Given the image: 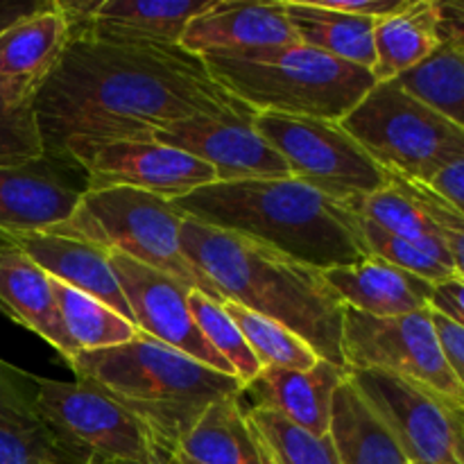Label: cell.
<instances>
[{
    "label": "cell",
    "mask_w": 464,
    "mask_h": 464,
    "mask_svg": "<svg viewBox=\"0 0 464 464\" xmlns=\"http://www.w3.org/2000/svg\"><path fill=\"white\" fill-rule=\"evenodd\" d=\"M34 111L45 157L77 166L102 145L150 140L195 116H256L213 80L199 54L181 45L86 34L71 36L57 66L36 86Z\"/></svg>",
    "instance_id": "obj_1"
},
{
    "label": "cell",
    "mask_w": 464,
    "mask_h": 464,
    "mask_svg": "<svg viewBox=\"0 0 464 464\" xmlns=\"http://www.w3.org/2000/svg\"><path fill=\"white\" fill-rule=\"evenodd\" d=\"M175 207L190 220L243 234L320 272L372 256L361 204L331 198L297 177L211 184L175 199Z\"/></svg>",
    "instance_id": "obj_2"
},
{
    "label": "cell",
    "mask_w": 464,
    "mask_h": 464,
    "mask_svg": "<svg viewBox=\"0 0 464 464\" xmlns=\"http://www.w3.org/2000/svg\"><path fill=\"white\" fill-rule=\"evenodd\" d=\"M181 247L225 302L279 322L322 361L349 370L343 352L344 304L326 284L324 272L247 236L190 218L181 222Z\"/></svg>",
    "instance_id": "obj_3"
},
{
    "label": "cell",
    "mask_w": 464,
    "mask_h": 464,
    "mask_svg": "<svg viewBox=\"0 0 464 464\" xmlns=\"http://www.w3.org/2000/svg\"><path fill=\"white\" fill-rule=\"evenodd\" d=\"M77 381L121 403L152 435L163 464L208 406L238 397L243 383L139 331L131 343L80 352L66 361Z\"/></svg>",
    "instance_id": "obj_4"
},
{
    "label": "cell",
    "mask_w": 464,
    "mask_h": 464,
    "mask_svg": "<svg viewBox=\"0 0 464 464\" xmlns=\"http://www.w3.org/2000/svg\"><path fill=\"white\" fill-rule=\"evenodd\" d=\"M213 80L254 111L340 122L376 86L372 71L304 44L202 54Z\"/></svg>",
    "instance_id": "obj_5"
},
{
    "label": "cell",
    "mask_w": 464,
    "mask_h": 464,
    "mask_svg": "<svg viewBox=\"0 0 464 464\" xmlns=\"http://www.w3.org/2000/svg\"><path fill=\"white\" fill-rule=\"evenodd\" d=\"M184 218L175 202L145 190L125 186L89 188L82 195L72 216L50 229V234L68 236L98 245L107 252L122 254L225 304L207 275L186 258L181 247Z\"/></svg>",
    "instance_id": "obj_6"
},
{
    "label": "cell",
    "mask_w": 464,
    "mask_h": 464,
    "mask_svg": "<svg viewBox=\"0 0 464 464\" xmlns=\"http://www.w3.org/2000/svg\"><path fill=\"white\" fill-rule=\"evenodd\" d=\"M340 125L381 168L403 179L430 184L444 168L464 161V130L397 80L376 84Z\"/></svg>",
    "instance_id": "obj_7"
},
{
    "label": "cell",
    "mask_w": 464,
    "mask_h": 464,
    "mask_svg": "<svg viewBox=\"0 0 464 464\" xmlns=\"http://www.w3.org/2000/svg\"><path fill=\"white\" fill-rule=\"evenodd\" d=\"M252 125L288 163L293 177L331 198L361 204L392 181L340 122L258 111Z\"/></svg>",
    "instance_id": "obj_8"
},
{
    "label": "cell",
    "mask_w": 464,
    "mask_h": 464,
    "mask_svg": "<svg viewBox=\"0 0 464 464\" xmlns=\"http://www.w3.org/2000/svg\"><path fill=\"white\" fill-rule=\"evenodd\" d=\"M36 401L44 420L77 464H163L148 429L86 381L36 379Z\"/></svg>",
    "instance_id": "obj_9"
},
{
    "label": "cell",
    "mask_w": 464,
    "mask_h": 464,
    "mask_svg": "<svg viewBox=\"0 0 464 464\" xmlns=\"http://www.w3.org/2000/svg\"><path fill=\"white\" fill-rule=\"evenodd\" d=\"M343 352L349 370L390 372L464 408V390L444 356L430 308L374 317L344 306Z\"/></svg>",
    "instance_id": "obj_10"
},
{
    "label": "cell",
    "mask_w": 464,
    "mask_h": 464,
    "mask_svg": "<svg viewBox=\"0 0 464 464\" xmlns=\"http://www.w3.org/2000/svg\"><path fill=\"white\" fill-rule=\"evenodd\" d=\"M411 464H464V408L381 370H349Z\"/></svg>",
    "instance_id": "obj_11"
},
{
    "label": "cell",
    "mask_w": 464,
    "mask_h": 464,
    "mask_svg": "<svg viewBox=\"0 0 464 464\" xmlns=\"http://www.w3.org/2000/svg\"><path fill=\"white\" fill-rule=\"evenodd\" d=\"M109 266L125 295L136 329L195 358L202 365L236 376L229 362L199 334L188 308V285L166 272H159L116 252H109Z\"/></svg>",
    "instance_id": "obj_12"
},
{
    "label": "cell",
    "mask_w": 464,
    "mask_h": 464,
    "mask_svg": "<svg viewBox=\"0 0 464 464\" xmlns=\"http://www.w3.org/2000/svg\"><path fill=\"white\" fill-rule=\"evenodd\" d=\"M80 168L86 172L89 188L125 186L170 202L218 181L216 170L208 163L154 139L102 145L93 150Z\"/></svg>",
    "instance_id": "obj_13"
},
{
    "label": "cell",
    "mask_w": 464,
    "mask_h": 464,
    "mask_svg": "<svg viewBox=\"0 0 464 464\" xmlns=\"http://www.w3.org/2000/svg\"><path fill=\"white\" fill-rule=\"evenodd\" d=\"M86 190V172L77 163L44 157L0 168V245L66 222Z\"/></svg>",
    "instance_id": "obj_14"
},
{
    "label": "cell",
    "mask_w": 464,
    "mask_h": 464,
    "mask_svg": "<svg viewBox=\"0 0 464 464\" xmlns=\"http://www.w3.org/2000/svg\"><path fill=\"white\" fill-rule=\"evenodd\" d=\"M154 140L208 163L216 184L293 177L281 154L243 118L195 116L157 131Z\"/></svg>",
    "instance_id": "obj_15"
},
{
    "label": "cell",
    "mask_w": 464,
    "mask_h": 464,
    "mask_svg": "<svg viewBox=\"0 0 464 464\" xmlns=\"http://www.w3.org/2000/svg\"><path fill=\"white\" fill-rule=\"evenodd\" d=\"M218 0H57L71 36L118 44L179 45L186 25Z\"/></svg>",
    "instance_id": "obj_16"
},
{
    "label": "cell",
    "mask_w": 464,
    "mask_h": 464,
    "mask_svg": "<svg viewBox=\"0 0 464 464\" xmlns=\"http://www.w3.org/2000/svg\"><path fill=\"white\" fill-rule=\"evenodd\" d=\"M347 376L349 370L331 365L322 358L306 372L263 367L261 374L238 394V403L247 401V408L279 412L313 435H329L334 394Z\"/></svg>",
    "instance_id": "obj_17"
},
{
    "label": "cell",
    "mask_w": 464,
    "mask_h": 464,
    "mask_svg": "<svg viewBox=\"0 0 464 464\" xmlns=\"http://www.w3.org/2000/svg\"><path fill=\"white\" fill-rule=\"evenodd\" d=\"M299 44L285 14V3H238L218 0L208 12L193 18L181 34L186 53L207 54L225 50L267 48Z\"/></svg>",
    "instance_id": "obj_18"
},
{
    "label": "cell",
    "mask_w": 464,
    "mask_h": 464,
    "mask_svg": "<svg viewBox=\"0 0 464 464\" xmlns=\"http://www.w3.org/2000/svg\"><path fill=\"white\" fill-rule=\"evenodd\" d=\"M0 464H77L36 401V376L0 358Z\"/></svg>",
    "instance_id": "obj_19"
},
{
    "label": "cell",
    "mask_w": 464,
    "mask_h": 464,
    "mask_svg": "<svg viewBox=\"0 0 464 464\" xmlns=\"http://www.w3.org/2000/svg\"><path fill=\"white\" fill-rule=\"evenodd\" d=\"M14 245L25 252L48 276L107 304L118 315L134 324L125 295L109 266L107 249L84 243V240L68 238V236L50 234V231L21 236L14 240Z\"/></svg>",
    "instance_id": "obj_20"
},
{
    "label": "cell",
    "mask_w": 464,
    "mask_h": 464,
    "mask_svg": "<svg viewBox=\"0 0 464 464\" xmlns=\"http://www.w3.org/2000/svg\"><path fill=\"white\" fill-rule=\"evenodd\" d=\"M340 302L374 317H399L430 306L433 284L372 254L367 261L324 272Z\"/></svg>",
    "instance_id": "obj_21"
},
{
    "label": "cell",
    "mask_w": 464,
    "mask_h": 464,
    "mask_svg": "<svg viewBox=\"0 0 464 464\" xmlns=\"http://www.w3.org/2000/svg\"><path fill=\"white\" fill-rule=\"evenodd\" d=\"M0 308L53 344L66 361L77 353L59 317L50 276L16 245H0Z\"/></svg>",
    "instance_id": "obj_22"
},
{
    "label": "cell",
    "mask_w": 464,
    "mask_h": 464,
    "mask_svg": "<svg viewBox=\"0 0 464 464\" xmlns=\"http://www.w3.org/2000/svg\"><path fill=\"white\" fill-rule=\"evenodd\" d=\"M442 39V12L435 0H412L408 9L394 16L379 18L374 25V66L376 84L399 80L403 72L424 63L440 50Z\"/></svg>",
    "instance_id": "obj_23"
},
{
    "label": "cell",
    "mask_w": 464,
    "mask_h": 464,
    "mask_svg": "<svg viewBox=\"0 0 464 464\" xmlns=\"http://www.w3.org/2000/svg\"><path fill=\"white\" fill-rule=\"evenodd\" d=\"M170 460L181 464H272L249 429L238 397L220 399L208 406Z\"/></svg>",
    "instance_id": "obj_24"
},
{
    "label": "cell",
    "mask_w": 464,
    "mask_h": 464,
    "mask_svg": "<svg viewBox=\"0 0 464 464\" xmlns=\"http://www.w3.org/2000/svg\"><path fill=\"white\" fill-rule=\"evenodd\" d=\"M71 41V27L57 0L0 32V77L34 82L57 66Z\"/></svg>",
    "instance_id": "obj_25"
},
{
    "label": "cell",
    "mask_w": 464,
    "mask_h": 464,
    "mask_svg": "<svg viewBox=\"0 0 464 464\" xmlns=\"http://www.w3.org/2000/svg\"><path fill=\"white\" fill-rule=\"evenodd\" d=\"M329 435L343 464H408L392 430L372 411L349 376L334 394Z\"/></svg>",
    "instance_id": "obj_26"
},
{
    "label": "cell",
    "mask_w": 464,
    "mask_h": 464,
    "mask_svg": "<svg viewBox=\"0 0 464 464\" xmlns=\"http://www.w3.org/2000/svg\"><path fill=\"white\" fill-rule=\"evenodd\" d=\"M285 14L299 44L372 71L374 66V18L349 16L311 0H285Z\"/></svg>",
    "instance_id": "obj_27"
},
{
    "label": "cell",
    "mask_w": 464,
    "mask_h": 464,
    "mask_svg": "<svg viewBox=\"0 0 464 464\" xmlns=\"http://www.w3.org/2000/svg\"><path fill=\"white\" fill-rule=\"evenodd\" d=\"M54 302H57L59 317L66 329V335L80 352H98V349L127 344L139 335V329L118 315L113 308L75 288H68L62 281L50 276Z\"/></svg>",
    "instance_id": "obj_28"
},
{
    "label": "cell",
    "mask_w": 464,
    "mask_h": 464,
    "mask_svg": "<svg viewBox=\"0 0 464 464\" xmlns=\"http://www.w3.org/2000/svg\"><path fill=\"white\" fill-rule=\"evenodd\" d=\"M34 91V82L0 77V168L25 166L45 157Z\"/></svg>",
    "instance_id": "obj_29"
},
{
    "label": "cell",
    "mask_w": 464,
    "mask_h": 464,
    "mask_svg": "<svg viewBox=\"0 0 464 464\" xmlns=\"http://www.w3.org/2000/svg\"><path fill=\"white\" fill-rule=\"evenodd\" d=\"M361 216L365 218V220L379 225L381 229H385L388 234L397 236V238L401 240H408V243L417 245V247L433 254L440 261L453 266L451 254H449L447 245H444V238L442 234H440L438 225L426 216L424 208H421L415 199L408 198V195L394 184V179L390 181V186H385L383 190H376V193L361 199Z\"/></svg>",
    "instance_id": "obj_30"
},
{
    "label": "cell",
    "mask_w": 464,
    "mask_h": 464,
    "mask_svg": "<svg viewBox=\"0 0 464 464\" xmlns=\"http://www.w3.org/2000/svg\"><path fill=\"white\" fill-rule=\"evenodd\" d=\"M397 82L464 130V48L460 45L444 41L438 53L403 72Z\"/></svg>",
    "instance_id": "obj_31"
},
{
    "label": "cell",
    "mask_w": 464,
    "mask_h": 464,
    "mask_svg": "<svg viewBox=\"0 0 464 464\" xmlns=\"http://www.w3.org/2000/svg\"><path fill=\"white\" fill-rule=\"evenodd\" d=\"M243 412L272 464H343L331 435L308 433L266 408H243Z\"/></svg>",
    "instance_id": "obj_32"
},
{
    "label": "cell",
    "mask_w": 464,
    "mask_h": 464,
    "mask_svg": "<svg viewBox=\"0 0 464 464\" xmlns=\"http://www.w3.org/2000/svg\"><path fill=\"white\" fill-rule=\"evenodd\" d=\"M222 306H225L227 315L236 322L261 367L306 372L320 361V356L299 335L281 326L279 322L267 320V317L234 302H225Z\"/></svg>",
    "instance_id": "obj_33"
},
{
    "label": "cell",
    "mask_w": 464,
    "mask_h": 464,
    "mask_svg": "<svg viewBox=\"0 0 464 464\" xmlns=\"http://www.w3.org/2000/svg\"><path fill=\"white\" fill-rule=\"evenodd\" d=\"M188 308L199 334L229 362L236 379L243 383V388L252 383L261 374L263 367L258 365L256 356L252 353L249 344L245 343L243 334L236 326V322L227 315L225 306L220 302H216L213 297H208V295L199 293V290H190Z\"/></svg>",
    "instance_id": "obj_34"
},
{
    "label": "cell",
    "mask_w": 464,
    "mask_h": 464,
    "mask_svg": "<svg viewBox=\"0 0 464 464\" xmlns=\"http://www.w3.org/2000/svg\"><path fill=\"white\" fill-rule=\"evenodd\" d=\"M362 234H365V240L374 256L383 258V261L392 263V266L401 267V270L411 272V275L420 276L429 284L438 285L456 276V267L453 266L440 261L433 254L408 243V240L388 234V231L381 229L374 222L365 220V218H362Z\"/></svg>",
    "instance_id": "obj_35"
},
{
    "label": "cell",
    "mask_w": 464,
    "mask_h": 464,
    "mask_svg": "<svg viewBox=\"0 0 464 464\" xmlns=\"http://www.w3.org/2000/svg\"><path fill=\"white\" fill-rule=\"evenodd\" d=\"M394 184L403 190L411 199H415L426 216L438 225L440 234H442L444 245H447L449 254H451L453 267H456V276L464 281V216L458 213L451 204L444 198H440L429 184L421 181L403 179V177L392 175Z\"/></svg>",
    "instance_id": "obj_36"
},
{
    "label": "cell",
    "mask_w": 464,
    "mask_h": 464,
    "mask_svg": "<svg viewBox=\"0 0 464 464\" xmlns=\"http://www.w3.org/2000/svg\"><path fill=\"white\" fill-rule=\"evenodd\" d=\"M430 315H433L435 334H438L440 344H442V352L447 356L449 367H451L453 376H456L458 383L464 390V329L453 324V322H449L447 317L438 315V313L430 311Z\"/></svg>",
    "instance_id": "obj_37"
},
{
    "label": "cell",
    "mask_w": 464,
    "mask_h": 464,
    "mask_svg": "<svg viewBox=\"0 0 464 464\" xmlns=\"http://www.w3.org/2000/svg\"><path fill=\"white\" fill-rule=\"evenodd\" d=\"M317 5L334 12L349 14V16H365V18H388L394 14H401L412 5V0H358V3H347V0H317Z\"/></svg>",
    "instance_id": "obj_38"
},
{
    "label": "cell",
    "mask_w": 464,
    "mask_h": 464,
    "mask_svg": "<svg viewBox=\"0 0 464 464\" xmlns=\"http://www.w3.org/2000/svg\"><path fill=\"white\" fill-rule=\"evenodd\" d=\"M429 308L464 329V281L453 276V279L435 285Z\"/></svg>",
    "instance_id": "obj_39"
},
{
    "label": "cell",
    "mask_w": 464,
    "mask_h": 464,
    "mask_svg": "<svg viewBox=\"0 0 464 464\" xmlns=\"http://www.w3.org/2000/svg\"><path fill=\"white\" fill-rule=\"evenodd\" d=\"M429 186L464 216V161L444 168Z\"/></svg>",
    "instance_id": "obj_40"
},
{
    "label": "cell",
    "mask_w": 464,
    "mask_h": 464,
    "mask_svg": "<svg viewBox=\"0 0 464 464\" xmlns=\"http://www.w3.org/2000/svg\"><path fill=\"white\" fill-rule=\"evenodd\" d=\"M442 39L464 48V0H442Z\"/></svg>",
    "instance_id": "obj_41"
},
{
    "label": "cell",
    "mask_w": 464,
    "mask_h": 464,
    "mask_svg": "<svg viewBox=\"0 0 464 464\" xmlns=\"http://www.w3.org/2000/svg\"><path fill=\"white\" fill-rule=\"evenodd\" d=\"M53 0H0V32L7 30L21 18L48 7Z\"/></svg>",
    "instance_id": "obj_42"
},
{
    "label": "cell",
    "mask_w": 464,
    "mask_h": 464,
    "mask_svg": "<svg viewBox=\"0 0 464 464\" xmlns=\"http://www.w3.org/2000/svg\"><path fill=\"white\" fill-rule=\"evenodd\" d=\"M86 464H140V462H102V460H89Z\"/></svg>",
    "instance_id": "obj_43"
},
{
    "label": "cell",
    "mask_w": 464,
    "mask_h": 464,
    "mask_svg": "<svg viewBox=\"0 0 464 464\" xmlns=\"http://www.w3.org/2000/svg\"><path fill=\"white\" fill-rule=\"evenodd\" d=\"M166 464H181V462H177V460H168Z\"/></svg>",
    "instance_id": "obj_44"
},
{
    "label": "cell",
    "mask_w": 464,
    "mask_h": 464,
    "mask_svg": "<svg viewBox=\"0 0 464 464\" xmlns=\"http://www.w3.org/2000/svg\"><path fill=\"white\" fill-rule=\"evenodd\" d=\"M408 464H411V462H408Z\"/></svg>",
    "instance_id": "obj_45"
}]
</instances>
